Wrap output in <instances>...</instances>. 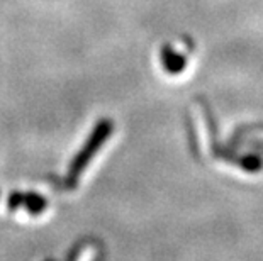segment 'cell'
<instances>
[{"label":"cell","mask_w":263,"mask_h":261,"mask_svg":"<svg viewBox=\"0 0 263 261\" xmlns=\"http://www.w3.org/2000/svg\"><path fill=\"white\" fill-rule=\"evenodd\" d=\"M161 61H163V66L168 73H180V71L185 68V56L180 53H177L170 44H165L161 48Z\"/></svg>","instance_id":"cell-1"},{"label":"cell","mask_w":263,"mask_h":261,"mask_svg":"<svg viewBox=\"0 0 263 261\" xmlns=\"http://www.w3.org/2000/svg\"><path fill=\"white\" fill-rule=\"evenodd\" d=\"M253 144V148L256 149H260V151H263V141H255V143H251Z\"/></svg>","instance_id":"cell-3"},{"label":"cell","mask_w":263,"mask_h":261,"mask_svg":"<svg viewBox=\"0 0 263 261\" xmlns=\"http://www.w3.org/2000/svg\"><path fill=\"white\" fill-rule=\"evenodd\" d=\"M239 165L243 166L246 171H260L263 168V159L256 154H248L239 159Z\"/></svg>","instance_id":"cell-2"}]
</instances>
